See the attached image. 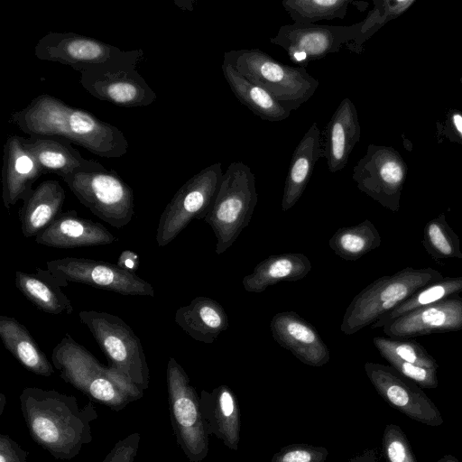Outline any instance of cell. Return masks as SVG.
Returning a JSON list of instances; mask_svg holds the SVG:
<instances>
[{"label":"cell","mask_w":462,"mask_h":462,"mask_svg":"<svg viewBox=\"0 0 462 462\" xmlns=\"http://www.w3.org/2000/svg\"><path fill=\"white\" fill-rule=\"evenodd\" d=\"M51 362L60 378L115 411L143 397V392L132 384L111 366L101 364L69 333L55 346Z\"/></svg>","instance_id":"obj_3"},{"label":"cell","mask_w":462,"mask_h":462,"mask_svg":"<svg viewBox=\"0 0 462 462\" xmlns=\"http://www.w3.org/2000/svg\"><path fill=\"white\" fill-rule=\"evenodd\" d=\"M352 0H284L282 5L294 23H315L344 19Z\"/></svg>","instance_id":"obj_34"},{"label":"cell","mask_w":462,"mask_h":462,"mask_svg":"<svg viewBox=\"0 0 462 462\" xmlns=\"http://www.w3.org/2000/svg\"><path fill=\"white\" fill-rule=\"evenodd\" d=\"M385 150L370 145L366 155L353 170L357 188L393 212L399 209L403 170Z\"/></svg>","instance_id":"obj_17"},{"label":"cell","mask_w":462,"mask_h":462,"mask_svg":"<svg viewBox=\"0 0 462 462\" xmlns=\"http://www.w3.org/2000/svg\"><path fill=\"white\" fill-rule=\"evenodd\" d=\"M270 329L273 339L301 363L320 367L329 361V349L316 328L295 311L276 313Z\"/></svg>","instance_id":"obj_18"},{"label":"cell","mask_w":462,"mask_h":462,"mask_svg":"<svg viewBox=\"0 0 462 462\" xmlns=\"http://www.w3.org/2000/svg\"><path fill=\"white\" fill-rule=\"evenodd\" d=\"M37 59L59 62L74 70L142 60V50L124 51L90 36L50 32L35 45Z\"/></svg>","instance_id":"obj_11"},{"label":"cell","mask_w":462,"mask_h":462,"mask_svg":"<svg viewBox=\"0 0 462 462\" xmlns=\"http://www.w3.org/2000/svg\"><path fill=\"white\" fill-rule=\"evenodd\" d=\"M222 164H211L189 179L162 211L156 229V242L169 245L194 219H203L214 202L223 175Z\"/></svg>","instance_id":"obj_10"},{"label":"cell","mask_w":462,"mask_h":462,"mask_svg":"<svg viewBox=\"0 0 462 462\" xmlns=\"http://www.w3.org/2000/svg\"><path fill=\"white\" fill-rule=\"evenodd\" d=\"M14 283L22 294L43 312L57 315L73 311L70 300L48 270L37 268L35 273L17 271Z\"/></svg>","instance_id":"obj_29"},{"label":"cell","mask_w":462,"mask_h":462,"mask_svg":"<svg viewBox=\"0 0 462 462\" xmlns=\"http://www.w3.org/2000/svg\"><path fill=\"white\" fill-rule=\"evenodd\" d=\"M382 447L387 462H417L406 435L398 425H386Z\"/></svg>","instance_id":"obj_36"},{"label":"cell","mask_w":462,"mask_h":462,"mask_svg":"<svg viewBox=\"0 0 462 462\" xmlns=\"http://www.w3.org/2000/svg\"><path fill=\"white\" fill-rule=\"evenodd\" d=\"M460 292H462V276L443 277L441 280L431 282L418 290L392 311L382 316L377 321L371 325V328H382L396 318L420 308L439 302L451 295L459 294Z\"/></svg>","instance_id":"obj_32"},{"label":"cell","mask_w":462,"mask_h":462,"mask_svg":"<svg viewBox=\"0 0 462 462\" xmlns=\"http://www.w3.org/2000/svg\"><path fill=\"white\" fill-rule=\"evenodd\" d=\"M364 368L376 392L390 406L422 424H443L439 410L416 383L391 365L366 362Z\"/></svg>","instance_id":"obj_15"},{"label":"cell","mask_w":462,"mask_h":462,"mask_svg":"<svg viewBox=\"0 0 462 462\" xmlns=\"http://www.w3.org/2000/svg\"><path fill=\"white\" fill-rule=\"evenodd\" d=\"M139 255L132 250L125 249L120 254L116 264L123 270L134 273L139 267Z\"/></svg>","instance_id":"obj_41"},{"label":"cell","mask_w":462,"mask_h":462,"mask_svg":"<svg viewBox=\"0 0 462 462\" xmlns=\"http://www.w3.org/2000/svg\"><path fill=\"white\" fill-rule=\"evenodd\" d=\"M461 366H462V363H461Z\"/></svg>","instance_id":"obj_46"},{"label":"cell","mask_w":462,"mask_h":462,"mask_svg":"<svg viewBox=\"0 0 462 462\" xmlns=\"http://www.w3.org/2000/svg\"><path fill=\"white\" fill-rule=\"evenodd\" d=\"M140 439L138 432L129 434L116 443L102 462H134Z\"/></svg>","instance_id":"obj_39"},{"label":"cell","mask_w":462,"mask_h":462,"mask_svg":"<svg viewBox=\"0 0 462 462\" xmlns=\"http://www.w3.org/2000/svg\"><path fill=\"white\" fill-rule=\"evenodd\" d=\"M347 462H379L378 452L375 448H367L356 454Z\"/></svg>","instance_id":"obj_42"},{"label":"cell","mask_w":462,"mask_h":462,"mask_svg":"<svg viewBox=\"0 0 462 462\" xmlns=\"http://www.w3.org/2000/svg\"><path fill=\"white\" fill-rule=\"evenodd\" d=\"M11 120L28 135L63 137L106 159L120 158L129 148L124 133L116 126L46 93L14 112Z\"/></svg>","instance_id":"obj_2"},{"label":"cell","mask_w":462,"mask_h":462,"mask_svg":"<svg viewBox=\"0 0 462 462\" xmlns=\"http://www.w3.org/2000/svg\"><path fill=\"white\" fill-rule=\"evenodd\" d=\"M422 245L436 262L462 259L460 239L447 222L444 214L430 220L423 228Z\"/></svg>","instance_id":"obj_33"},{"label":"cell","mask_w":462,"mask_h":462,"mask_svg":"<svg viewBox=\"0 0 462 462\" xmlns=\"http://www.w3.org/2000/svg\"><path fill=\"white\" fill-rule=\"evenodd\" d=\"M437 462H459L457 457L450 454L444 455Z\"/></svg>","instance_id":"obj_44"},{"label":"cell","mask_w":462,"mask_h":462,"mask_svg":"<svg viewBox=\"0 0 462 462\" xmlns=\"http://www.w3.org/2000/svg\"><path fill=\"white\" fill-rule=\"evenodd\" d=\"M140 62L81 69L79 71V83L94 97L121 107L149 106L157 95L136 70Z\"/></svg>","instance_id":"obj_13"},{"label":"cell","mask_w":462,"mask_h":462,"mask_svg":"<svg viewBox=\"0 0 462 462\" xmlns=\"http://www.w3.org/2000/svg\"><path fill=\"white\" fill-rule=\"evenodd\" d=\"M200 408L208 435L236 451L240 441L241 415L237 398L232 389L221 384L211 392L202 390Z\"/></svg>","instance_id":"obj_21"},{"label":"cell","mask_w":462,"mask_h":462,"mask_svg":"<svg viewBox=\"0 0 462 462\" xmlns=\"http://www.w3.org/2000/svg\"><path fill=\"white\" fill-rule=\"evenodd\" d=\"M174 320L190 337L206 344L213 343L229 328L223 306L204 296L196 297L189 304L179 308Z\"/></svg>","instance_id":"obj_26"},{"label":"cell","mask_w":462,"mask_h":462,"mask_svg":"<svg viewBox=\"0 0 462 462\" xmlns=\"http://www.w3.org/2000/svg\"><path fill=\"white\" fill-rule=\"evenodd\" d=\"M453 120L457 129L462 134V116L459 115H455L453 116Z\"/></svg>","instance_id":"obj_43"},{"label":"cell","mask_w":462,"mask_h":462,"mask_svg":"<svg viewBox=\"0 0 462 462\" xmlns=\"http://www.w3.org/2000/svg\"><path fill=\"white\" fill-rule=\"evenodd\" d=\"M79 202L113 227L128 225L134 213L133 189L102 164L79 169L62 179Z\"/></svg>","instance_id":"obj_8"},{"label":"cell","mask_w":462,"mask_h":462,"mask_svg":"<svg viewBox=\"0 0 462 462\" xmlns=\"http://www.w3.org/2000/svg\"><path fill=\"white\" fill-rule=\"evenodd\" d=\"M46 265L60 286L78 282L122 295L154 296L151 283L111 263L68 256L48 261Z\"/></svg>","instance_id":"obj_12"},{"label":"cell","mask_w":462,"mask_h":462,"mask_svg":"<svg viewBox=\"0 0 462 462\" xmlns=\"http://www.w3.org/2000/svg\"><path fill=\"white\" fill-rule=\"evenodd\" d=\"M42 174L37 162L24 147L21 136H9L4 145L2 169V198L5 208L10 209L23 200Z\"/></svg>","instance_id":"obj_22"},{"label":"cell","mask_w":462,"mask_h":462,"mask_svg":"<svg viewBox=\"0 0 462 462\" xmlns=\"http://www.w3.org/2000/svg\"><path fill=\"white\" fill-rule=\"evenodd\" d=\"M0 403H1V408H0V415L3 413V411H4V406L6 402V400H5V396L4 393H1L0 394Z\"/></svg>","instance_id":"obj_45"},{"label":"cell","mask_w":462,"mask_h":462,"mask_svg":"<svg viewBox=\"0 0 462 462\" xmlns=\"http://www.w3.org/2000/svg\"><path fill=\"white\" fill-rule=\"evenodd\" d=\"M118 241L102 224L81 217L74 209L62 212L35 236V242L52 248L73 249Z\"/></svg>","instance_id":"obj_19"},{"label":"cell","mask_w":462,"mask_h":462,"mask_svg":"<svg viewBox=\"0 0 462 462\" xmlns=\"http://www.w3.org/2000/svg\"><path fill=\"white\" fill-rule=\"evenodd\" d=\"M383 332L393 339L462 329V297L451 295L439 302L420 308L383 325Z\"/></svg>","instance_id":"obj_16"},{"label":"cell","mask_w":462,"mask_h":462,"mask_svg":"<svg viewBox=\"0 0 462 462\" xmlns=\"http://www.w3.org/2000/svg\"><path fill=\"white\" fill-rule=\"evenodd\" d=\"M21 139L44 174L52 172L63 179L79 169L96 167L99 164L96 161L85 159L73 147V143L63 137L28 135L21 136Z\"/></svg>","instance_id":"obj_23"},{"label":"cell","mask_w":462,"mask_h":462,"mask_svg":"<svg viewBox=\"0 0 462 462\" xmlns=\"http://www.w3.org/2000/svg\"><path fill=\"white\" fill-rule=\"evenodd\" d=\"M222 71L235 97L255 116L269 122L288 118L291 111L284 108L266 90L238 73L232 65L223 60Z\"/></svg>","instance_id":"obj_30"},{"label":"cell","mask_w":462,"mask_h":462,"mask_svg":"<svg viewBox=\"0 0 462 462\" xmlns=\"http://www.w3.org/2000/svg\"><path fill=\"white\" fill-rule=\"evenodd\" d=\"M373 343L380 355L386 360L395 358L410 364L438 369L436 359L417 341L393 339L375 337Z\"/></svg>","instance_id":"obj_35"},{"label":"cell","mask_w":462,"mask_h":462,"mask_svg":"<svg viewBox=\"0 0 462 462\" xmlns=\"http://www.w3.org/2000/svg\"><path fill=\"white\" fill-rule=\"evenodd\" d=\"M29 453L6 434H0V462H26Z\"/></svg>","instance_id":"obj_40"},{"label":"cell","mask_w":462,"mask_h":462,"mask_svg":"<svg viewBox=\"0 0 462 462\" xmlns=\"http://www.w3.org/2000/svg\"><path fill=\"white\" fill-rule=\"evenodd\" d=\"M171 423L176 441L189 462H201L208 453V433L199 397L183 367L171 357L166 368Z\"/></svg>","instance_id":"obj_9"},{"label":"cell","mask_w":462,"mask_h":462,"mask_svg":"<svg viewBox=\"0 0 462 462\" xmlns=\"http://www.w3.org/2000/svg\"><path fill=\"white\" fill-rule=\"evenodd\" d=\"M311 263L301 253L269 255L255 265L242 280L247 292L260 293L280 282H296L310 273Z\"/></svg>","instance_id":"obj_27"},{"label":"cell","mask_w":462,"mask_h":462,"mask_svg":"<svg viewBox=\"0 0 462 462\" xmlns=\"http://www.w3.org/2000/svg\"><path fill=\"white\" fill-rule=\"evenodd\" d=\"M386 361L401 374L423 388L433 389L439 384L437 369L410 364L395 358H388Z\"/></svg>","instance_id":"obj_38"},{"label":"cell","mask_w":462,"mask_h":462,"mask_svg":"<svg viewBox=\"0 0 462 462\" xmlns=\"http://www.w3.org/2000/svg\"><path fill=\"white\" fill-rule=\"evenodd\" d=\"M65 190L58 180H47L32 189L23 199L18 217L24 237L36 236L61 213Z\"/></svg>","instance_id":"obj_24"},{"label":"cell","mask_w":462,"mask_h":462,"mask_svg":"<svg viewBox=\"0 0 462 462\" xmlns=\"http://www.w3.org/2000/svg\"><path fill=\"white\" fill-rule=\"evenodd\" d=\"M0 338L5 347L28 371L42 376L54 374V366L24 325L12 317L0 316Z\"/></svg>","instance_id":"obj_28"},{"label":"cell","mask_w":462,"mask_h":462,"mask_svg":"<svg viewBox=\"0 0 462 462\" xmlns=\"http://www.w3.org/2000/svg\"><path fill=\"white\" fill-rule=\"evenodd\" d=\"M223 60L250 82L266 90L289 111L307 102L319 85L305 67L282 63L260 49L226 51Z\"/></svg>","instance_id":"obj_4"},{"label":"cell","mask_w":462,"mask_h":462,"mask_svg":"<svg viewBox=\"0 0 462 462\" xmlns=\"http://www.w3.org/2000/svg\"><path fill=\"white\" fill-rule=\"evenodd\" d=\"M110 366L140 391L149 386L150 371L138 336L122 319L111 313L82 310L79 313Z\"/></svg>","instance_id":"obj_7"},{"label":"cell","mask_w":462,"mask_h":462,"mask_svg":"<svg viewBox=\"0 0 462 462\" xmlns=\"http://www.w3.org/2000/svg\"><path fill=\"white\" fill-rule=\"evenodd\" d=\"M320 134L318 125L313 123L293 151L283 188L282 211L289 210L299 201L316 162L321 159Z\"/></svg>","instance_id":"obj_25"},{"label":"cell","mask_w":462,"mask_h":462,"mask_svg":"<svg viewBox=\"0 0 462 462\" xmlns=\"http://www.w3.org/2000/svg\"><path fill=\"white\" fill-rule=\"evenodd\" d=\"M381 243L377 228L365 219L358 225L337 229L328 240V246L340 258L356 261L378 248Z\"/></svg>","instance_id":"obj_31"},{"label":"cell","mask_w":462,"mask_h":462,"mask_svg":"<svg viewBox=\"0 0 462 462\" xmlns=\"http://www.w3.org/2000/svg\"><path fill=\"white\" fill-rule=\"evenodd\" d=\"M19 400L31 438L54 458L72 459L92 441L97 412L91 400L80 407L73 395L38 387H25Z\"/></svg>","instance_id":"obj_1"},{"label":"cell","mask_w":462,"mask_h":462,"mask_svg":"<svg viewBox=\"0 0 462 462\" xmlns=\"http://www.w3.org/2000/svg\"><path fill=\"white\" fill-rule=\"evenodd\" d=\"M328 451L324 447L291 444L282 448L270 462H325Z\"/></svg>","instance_id":"obj_37"},{"label":"cell","mask_w":462,"mask_h":462,"mask_svg":"<svg viewBox=\"0 0 462 462\" xmlns=\"http://www.w3.org/2000/svg\"><path fill=\"white\" fill-rule=\"evenodd\" d=\"M360 137L357 112L353 102L343 98L320 134L321 158L330 173L345 168Z\"/></svg>","instance_id":"obj_20"},{"label":"cell","mask_w":462,"mask_h":462,"mask_svg":"<svg viewBox=\"0 0 462 462\" xmlns=\"http://www.w3.org/2000/svg\"><path fill=\"white\" fill-rule=\"evenodd\" d=\"M443 277L430 267H406L376 279L354 297L345 311L340 330L350 336L371 326L418 290Z\"/></svg>","instance_id":"obj_5"},{"label":"cell","mask_w":462,"mask_h":462,"mask_svg":"<svg viewBox=\"0 0 462 462\" xmlns=\"http://www.w3.org/2000/svg\"><path fill=\"white\" fill-rule=\"evenodd\" d=\"M257 200L255 177L250 167L240 162L230 163L204 218L217 238L215 251L217 254L231 247L249 225Z\"/></svg>","instance_id":"obj_6"},{"label":"cell","mask_w":462,"mask_h":462,"mask_svg":"<svg viewBox=\"0 0 462 462\" xmlns=\"http://www.w3.org/2000/svg\"><path fill=\"white\" fill-rule=\"evenodd\" d=\"M362 23L346 26L293 23L281 26L270 42L282 47L292 62L305 67L338 52L343 45L358 36Z\"/></svg>","instance_id":"obj_14"}]
</instances>
